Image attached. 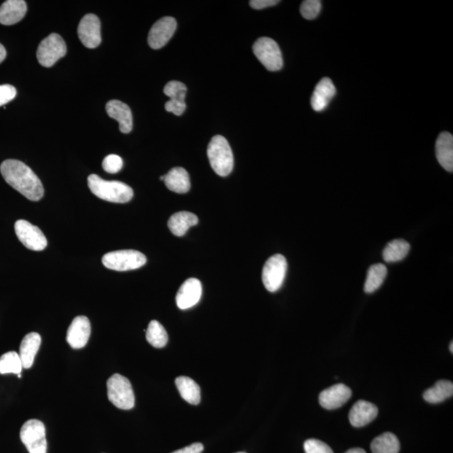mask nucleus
Instances as JSON below:
<instances>
[{
	"label": "nucleus",
	"instance_id": "f257e3e1",
	"mask_svg": "<svg viewBox=\"0 0 453 453\" xmlns=\"http://www.w3.org/2000/svg\"><path fill=\"white\" fill-rule=\"evenodd\" d=\"M0 172L7 183L17 192L33 202L44 196V188L31 168L20 160H6L0 166Z\"/></svg>",
	"mask_w": 453,
	"mask_h": 453
},
{
	"label": "nucleus",
	"instance_id": "f03ea898",
	"mask_svg": "<svg viewBox=\"0 0 453 453\" xmlns=\"http://www.w3.org/2000/svg\"><path fill=\"white\" fill-rule=\"evenodd\" d=\"M88 183L91 192L102 200L126 203L134 196L133 189L121 181H105L100 176L92 174L88 176Z\"/></svg>",
	"mask_w": 453,
	"mask_h": 453
},
{
	"label": "nucleus",
	"instance_id": "7ed1b4c3",
	"mask_svg": "<svg viewBox=\"0 0 453 453\" xmlns=\"http://www.w3.org/2000/svg\"><path fill=\"white\" fill-rule=\"evenodd\" d=\"M207 156L213 170L220 176H227L234 169V155L230 144L221 135H216L207 147Z\"/></svg>",
	"mask_w": 453,
	"mask_h": 453
},
{
	"label": "nucleus",
	"instance_id": "20e7f679",
	"mask_svg": "<svg viewBox=\"0 0 453 453\" xmlns=\"http://www.w3.org/2000/svg\"><path fill=\"white\" fill-rule=\"evenodd\" d=\"M108 398L117 408L131 410L135 403L132 385L126 377L114 374L107 381Z\"/></svg>",
	"mask_w": 453,
	"mask_h": 453
},
{
	"label": "nucleus",
	"instance_id": "39448f33",
	"mask_svg": "<svg viewBox=\"0 0 453 453\" xmlns=\"http://www.w3.org/2000/svg\"><path fill=\"white\" fill-rule=\"evenodd\" d=\"M146 261L145 255L132 249L109 252L102 260L106 268L116 272H128L141 268Z\"/></svg>",
	"mask_w": 453,
	"mask_h": 453
},
{
	"label": "nucleus",
	"instance_id": "423d86ee",
	"mask_svg": "<svg viewBox=\"0 0 453 453\" xmlns=\"http://www.w3.org/2000/svg\"><path fill=\"white\" fill-rule=\"evenodd\" d=\"M20 439L29 453H46L48 442L43 422L32 419L21 427Z\"/></svg>",
	"mask_w": 453,
	"mask_h": 453
},
{
	"label": "nucleus",
	"instance_id": "0eeeda50",
	"mask_svg": "<svg viewBox=\"0 0 453 453\" xmlns=\"http://www.w3.org/2000/svg\"><path fill=\"white\" fill-rule=\"evenodd\" d=\"M253 52L258 60L270 71L281 70L283 58L281 49L274 40L269 37H261L253 46Z\"/></svg>",
	"mask_w": 453,
	"mask_h": 453
},
{
	"label": "nucleus",
	"instance_id": "6e6552de",
	"mask_svg": "<svg viewBox=\"0 0 453 453\" xmlns=\"http://www.w3.org/2000/svg\"><path fill=\"white\" fill-rule=\"evenodd\" d=\"M66 54L67 46L64 40L58 34L53 33L41 42L38 46L36 57L42 67H50L64 57Z\"/></svg>",
	"mask_w": 453,
	"mask_h": 453
},
{
	"label": "nucleus",
	"instance_id": "1a4fd4ad",
	"mask_svg": "<svg viewBox=\"0 0 453 453\" xmlns=\"http://www.w3.org/2000/svg\"><path fill=\"white\" fill-rule=\"evenodd\" d=\"M287 272V261L281 255H275L266 261L262 272V281L266 290L277 291L283 285Z\"/></svg>",
	"mask_w": 453,
	"mask_h": 453
},
{
	"label": "nucleus",
	"instance_id": "9d476101",
	"mask_svg": "<svg viewBox=\"0 0 453 453\" xmlns=\"http://www.w3.org/2000/svg\"><path fill=\"white\" fill-rule=\"evenodd\" d=\"M15 230L20 242L31 251H42L48 246V240L43 232L27 220H18L15 224Z\"/></svg>",
	"mask_w": 453,
	"mask_h": 453
},
{
	"label": "nucleus",
	"instance_id": "9b49d317",
	"mask_svg": "<svg viewBox=\"0 0 453 453\" xmlns=\"http://www.w3.org/2000/svg\"><path fill=\"white\" fill-rule=\"evenodd\" d=\"M176 27V20L170 16L163 17L155 22L148 36V43L151 48L158 50L166 46L174 35Z\"/></svg>",
	"mask_w": 453,
	"mask_h": 453
},
{
	"label": "nucleus",
	"instance_id": "f8f14e48",
	"mask_svg": "<svg viewBox=\"0 0 453 453\" xmlns=\"http://www.w3.org/2000/svg\"><path fill=\"white\" fill-rule=\"evenodd\" d=\"M78 34L80 41L87 48H97L101 43V22L99 17L88 14L80 21Z\"/></svg>",
	"mask_w": 453,
	"mask_h": 453
},
{
	"label": "nucleus",
	"instance_id": "ddd939ff",
	"mask_svg": "<svg viewBox=\"0 0 453 453\" xmlns=\"http://www.w3.org/2000/svg\"><path fill=\"white\" fill-rule=\"evenodd\" d=\"M91 335L90 319L85 316L75 317L67 333V342L71 348L80 349L88 344Z\"/></svg>",
	"mask_w": 453,
	"mask_h": 453
},
{
	"label": "nucleus",
	"instance_id": "4468645a",
	"mask_svg": "<svg viewBox=\"0 0 453 453\" xmlns=\"http://www.w3.org/2000/svg\"><path fill=\"white\" fill-rule=\"evenodd\" d=\"M352 396V391L344 384H337L326 389L319 396L320 405L327 410L342 407Z\"/></svg>",
	"mask_w": 453,
	"mask_h": 453
},
{
	"label": "nucleus",
	"instance_id": "2eb2a0df",
	"mask_svg": "<svg viewBox=\"0 0 453 453\" xmlns=\"http://www.w3.org/2000/svg\"><path fill=\"white\" fill-rule=\"evenodd\" d=\"M202 283L196 278H190L182 284L176 294V304L181 310L197 305L202 298Z\"/></svg>",
	"mask_w": 453,
	"mask_h": 453
},
{
	"label": "nucleus",
	"instance_id": "dca6fc26",
	"mask_svg": "<svg viewBox=\"0 0 453 453\" xmlns=\"http://www.w3.org/2000/svg\"><path fill=\"white\" fill-rule=\"evenodd\" d=\"M106 111L110 118L118 122L122 133L129 134L132 130L133 116L128 105L120 100H111L106 104Z\"/></svg>",
	"mask_w": 453,
	"mask_h": 453
},
{
	"label": "nucleus",
	"instance_id": "f3484780",
	"mask_svg": "<svg viewBox=\"0 0 453 453\" xmlns=\"http://www.w3.org/2000/svg\"><path fill=\"white\" fill-rule=\"evenodd\" d=\"M378 416V408L371 402L358 400L351 409L349 418L351 425L363 427L375 420Z\"/></svg>",
	"mask_w": 453,
	"mask_h": 453
},
{
	"label": "nucleus",
	"instance_id": "a211bd4d",
	"mask_svg": "<svg viewBox=\"0 0 453 453\" xmlns=\"http://www.w3.org/2000/svg\"><path fill=\"white\" fill-rule=\"evenodd\" d=\"M336 95V88L331 79L324 78L317 84L312 97L311 104L316 112L323 111Z\"/></svg>",
	"mask_w": 453,
	"mask_h": 453
},
{
	"label": "nucleus",
	"instance_id": "6ab92c4d",
	"mask_svg": "<svg viewBox=\"0 0 453 453\" xmlns=\"http://www.w3.org/2000/svg\"><path fill=\"white\" fill-rule=\"evenodd\" d=\"M27 11V2L24 0H8L0 6V24H17L22 20Z\"/></svg>",
	"mask_w": 453,
	"mask_h": 453
},
{
	"label": "nucleus",
	"instance_id": "aec40b11",
	"mask_svg": "<svg viewBox=\"0 0 453 453\" xmlns=\"http://www.w3.org/2000/svg\"><path fill=\"white\" fill-rule=\"evenodd\" d=\"M435 155L446 171H453V137L448 132L440 134L435 142Z\"/></svg>",
	"mask_w": 453,
	"mask_h": 453
},
{
	"label": "nucleus",
	"instance_id": "412c9836",
	"mask_svg": "<svg viewBox=\"0 0 453 453\" xmlns=\"http://www.w3.org/2000/svg\"><path fill=\"white\" fill-rule=\"evenodd\" d=\"M41 344L39 333H31L23 338L20 347V357L23 368H31Z\"/></svg>",
	"mask_w": 453,
	"mask_h": 453
},
{
	"label": "nucleus",
	"instance_id": "4be33fe9",
	"mask_svg": "<svg viewBox=\"0 0 453 453\" xmlns=\"http://www.w3.org/2000/svg\"><path fill=\"white\" fill-rule=\"evenodd\" d=\"M165 184L172 192L186 193L190 188V181L188 172L182 167H175L165 175Z\"/></svg>",
	"mask_w": 453,
	"mask_h": 453
},
{
	"label": "nucleus",
	"instance_id": "5701e85b",
	"mask_svg": "<svg viewBox=\"0 0 453 453\" xmlns=\"http://www.w3.org/2000/svg\"><path fill=\"white\" fill-rule=\"evenodd\" d=\"M198 218L189 211H179L173 214L168 221V227L173 235L181 237L190 227L197 225Z\"/></svg>",
	"mask_w": 453,
	"mask_h": 453
},
{
	"label": "nucleus",
	"instance_id": "b1692460",
	"mask_svg": "<svg viewBox=\"0 0 453 453\" xmlns=\"http://www.w3.org/2000/svg\"><path fill=\"white\" fill-rule=\"evenodd\" d=\"M176 385L180 395L190 405H197L201 401V389L195 381L189 377L180 376L176 379Z\"/></svg>",
	"mask_w": 453,
	"mask_h": 453
},
{
	"label": "nucleus",
	"instance_id": "393cba45",
	"mask_svg": "<svg viewBox=\"0 0 453 453\" xmlns=\"http://www.w3.org/2000/svg\"><path fill=\"white\" fill-rule=\"evenodd\" d=\"M453 395V384L448 380H439L433 387L425 391V400L431 404L441 403Z\"/></svg>",
	"mask_w": 453,
	"mask_h": 453
},
{
	"label": "nucleus",
	"instance_id": "a878e982",
	"mask_svg": "<svg viewBox=\"0 0 453 453\" xmlns=\"http://www.w3.org/2000/svg\"><path fill=\"white\" fill-rule=\"evenodd\" d=\"M410 249V245L405 240H393L384 249V260L387 263H396V262L404 260L407 256Z\"/></svg>",
	"mask_w": 453,
	"mask_h": 453
},
{
	"label": "nucleus",
	"instance_id": "bb28decb",
	"mask_svg": "<svg viewBox=\"0 0 453 453\" xmlns=\"http://www.w3.org/2000/svg\"><path fill=\"white\" fill-rule=\"evenodd\" d=\"M400 449L399 440L391 433L379 435L371 443L372 453H399Z\"/></svg>",
	"mask_w": 453,
	"mask_h": 453
},
{
	"label": "nucleus",
	"instance_id": "cd10ccee",
	"mask_svg": "<svg viewBox=\"0 0 453 453\" xmlns=\"http://www.w3.org/2000/svg\"><path fill=\"white\" fill-rule=\"evenodd\" d=\"M388 273L387 268L382 264L372 265L368 270L364 291L366 293H372L382 286Z\"/></svg>",
	"mask_w": 453,
	"mask_h": 453
},
{
	"label": "nucleus",
	"instance_id": "c85d7f7f",
	"mask_svg": "<svg viewBox=\"0 0 453 453\" xmlns=\"http://www.w3.org/2000/svg\"><path fill=\"white\" fill-rule=\"evenodd\" d=\"M146 333L148 342L154 348L162 349L167 344L168 334L159 321H151Z\"/></svg>",
	"mask_w": 453,
	"mask_h": 453
},
{
	"label": "nucleus",
	"instance_id": "c756f323",
	"mask_svg": "<svg viewBox=\"0 0 453 453\" xmlns=\"http://www.w3.org/2000/svg\"><path fill=\"white\" fill-rule=\"evenodd\" d=\"M22 362L19 354L11 351L0 357V375H19L22 371Z\"/></svg>",
	"mask_w": 453,
	"mask_h": 453
},
{
	"label": "nucleus",
	"instance_id": "7c9ffc66",
	"mask_svg": "<svg viewBox=\"0 0 453 453\" xmlns=\"http://www.w3.org/2000/svg\"><path fill=\"white\" fill-rule=\"evenodd\" d=\"M188 92L184 83L179 81L168 83L164 88V93L170 97V100L176 103L186 104L185 99Z\"/></svg>",
	"mask_w": 453,
	"mask_h": 453
},
{
	"label": "nucleus",
	"instance_id": "2f4dec72",
	"mask_svg": "<svg viewBox=\"0 0 453 453\" xmlns=\"http://www.w3.org/2000/svg\"><path fill=\"white\" fill-rule=\"evenodd\" d=\"M321 10V2L319 0H306L300 6V14L307 20L316 18Z\"/></svg>",
	"mask_w": 453,
	"mask_h": 453
},
{
	"label": "nucleus",
	"instance_id": "473e14b6",
	"mask_svg": "<svg viewBox=\"0 0 453 453\" xmlns=\"http://www.w3.org/2000/svg\"><path fill=\"white\" fill-rule=\"evenodd\" d=\"M306 453H333L332 448L316 439H309L304 443Z\"/></svg>",
	"mask_w": 453,
	"mask_h": 453
},
{
	"label": "nucleus",
	"instance_id": "72a5a7b5",
	"mask_svg": "<svg viewBox=\"0 0 453 453\" xmlns=\"http://www.w3.org/2000/svg\"><path fill=\"white\" fill-rule=\"evenodd\" d=\"M123 165H124V162H123L120 156L109 155L106 156L104 160L103 168L106 172L114 174V173H117L121 170Z\"/></svg>",
	"mask_w": 453,
	"mask_h": 453
},
{
	"label": "nucleus",
	"instance_id": "f704fd0d",
	"mask_svg": "<svg viewBox=\"0 0 453 453\" xmlns=\"http://www.w3.org/2000/svg\"><path fill=\"white\" fill-rule=\"evenodd\" d=\"M17 91L14 86L10 85V84L0 85V107L10 103L11 101L15 99Z\"/></svg>",
	"mask_w": 453,
	"mask_h": 453
},
{
	"label": "nucleus",
	"instance_id": "c9c22d12",
	"mask_svg": "<svg viewBox=\"0 0 453 453\" xmlns=\"http://www.w3.org/2000/svg\"><path fill=\"white\" fill-rule=\"evenodd\" d=\"M279 3L277 0H251L249 4L255 10H262V8L274 6Z\"/></svg>",
	"mask_w": 453,
	"mask_h": 453
},
{
	"label": "nucleus",
	"instance_id": "e433bc0d",
	"mask_svg": "<svg viewBox=\"0 0 453 453\" xmlns=\"http://www.w3.org/2000/svg\"><path fill=\"white\" fill-rule=\"evenodd\" d=\"M203 449H204V447H203L202 444L197 442L172 453H202Z\"/></svg>",
	"mask_w": 453,
	"mask_h": 453
},
{
	"label": "nucleus",
	"instance_id": "4c0bfd02",
	"mask_svg": "<svg viewBox=\"0 0 453 453\" xmlns=\"http://www.w3.org/2000/svg\"><path fill=\"white\" fill-rule=\"evenodd\" d=\"M6 50L4 48V46L2 44H0V63L4 61V59L6 57Z\"/></svg>",
	"mask_w": 453,
	"mask_h": 453
},
{
	"label": "nucleus",
	"instance_id": "58836bf2",
	"mask_svg": "<svg viewBox=\"0 0 453 453\" xmlns=\"http://www.w3.org/2000/svg\"><path fill=\"white\" fill-rule=\"evenodd\" d=\"M345 453H366V452L362 449V448H352V449H349Z\"/></svg>",
	"mask_w": 453,
	"mask_h": 453
},
{
	"label": "nucleus",
	"instance_id": "ea45409f",
	"mask_svg": "<svg viewBox=\"0 0 453 453\" xmlns=\"http://www.w3.org/2000/svg\"><path fill=\"white\" fill-rule=\"evenodd\" d=\"M450 350H451V352L453 353V342H451Z\"/></svg>",
	"mask_w": 453,
	"mask_h": 453
},
{
	"label": "nucleus",
	"instance_id": "a19ab883",
	"mask_svg": "<svg viewBox=\"0 0 453 453\" xmlns=\"http://www.w3.org/2000/svg\"><path fill=\"white\" fill-rule=\"evenodd\" d=\"M160 180H162V181H164V179H165V176H160Z\"/></svg>",
	"mask_w": 453,
	"mask_h": 453
},
{
	"label": "nucleus",
	"instance_id": "79ce46f5",
	"mask_svg": "<svg viewBox=\"0 0 453 453\" xmlns=\"http://www.w3.org/2000/svg\"><path fill=\"white\" fill-rule=\"evenodd\" d=\"M18 375V378H21V374L17 375Z\"/></svg>",
	"mask_w": 453,
	"mask_h": 453
},
{
	"label": "nucleus",
	"instance_id": "37998d69",
	"mask_svg": "<svg viewBox=\"0 0 453 453\" xmlns=\"http://www.w3.org/2000/svg\"><path fill=\"white\" fill-rule=\"evenodd\" d=\"M237 453H245V452H237Z\"/></svg>",
	"mask_w": 453,
	"mask_h": 453
}]
</instances>
